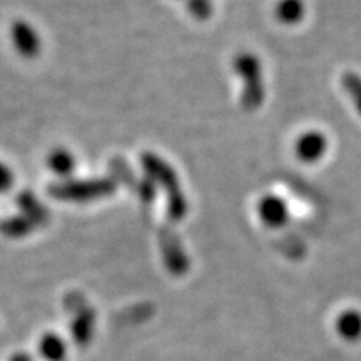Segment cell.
Instances as JSON below:
<instances>
[{"mask_svg": "<svg viewBox=\"0 0 361 361\" xmlns=\"http://www.w3.org/2000/svg\"><path fill=\"white\" fill-rule=\"evenodd\" d=\"M328 151V141L324 137L323 133L318 130H310L305 133L300 139L296 141V154L301 161L306 164H313L323 159V156Z\"/></svg>", "mask_w": 361, "mask_h": 361, "instance_id": "7a4b0ae2", "label": "cell"}, {"mask_svg": "<svg viewBox=\"0 0 361 361\" xmlns=\"http://www.w3.org/2000/svg\"><path fill=\"white\" fill-rule=\"evenodd\" d=\"M12 27V35L16 37V45L22 52V56H34V52L39 49V40L30 25L24 24V22H17Z\"/></svg>", "mask_w": 361, "mask_h": 361, "instance_id": "277c9868", "label": "cell"}, {"mask_svg": "<svg viewBox=\"0 0 361 361\" xmlns=\"http://www.w3.org/2000/svg\"><path fill=\"white\" fill-rule=\"evenodd\" d=\"M234 71L239 78L245 80V90H243V106L245 109L252 111L264 101V85L263 75H261V64L258 57L252 54L243 52L234 59Z\"/></svg>", "mask_w": 361, "mask_h": 361, "instance_id": "6da1fadb", "label": "cell"}, {"mask_svg": "<svg viewBox=\"0 0 361 361\" xmlns=\"http://www.w3.org/2000/svg\"><path fill=\"white\" fill-rule=\"evenodd\" d=\"M305 6L301 0H279L276 6V17L283 24H296L303 19Z\"/></svg>", "mask_w": 361, "mask_h": 361, "instance_id": "5b68a950", "label": "cell"}, {"mask_svg": "<svg viewBox=\"0 0 361 361\" xmlns=\"http://www.w3.org/2000/svg\"><path fill=\"white\" fill-rule=\"evenodd\" d=\"M258 213L261 221L269 228H279L288 221V206L278 196H264L258 204Z\"/></svg>", "mask_w": 361, "mask_h": 361, "instance_id": "3957f363", "label": "cell"}, {"mask_svg": "<svg viewBox=\"0 0 361 361\" xmlns=\"http://www.w3.org/2000/svg\"><path fill=\"white\" fill-rule=\"evenodd\" d=\"M39 350L44 358L49 361H62L66 358L64 341H62L59 336L52 335V333H49V335H45L42 338V341H40L39 345Z\"/></svg>", "mask_w": 361, "mask_h": 361, "instance_id": "8992f818", "label": "cell"}, {"mask_svg": "<svg viewBox=\"0 0 361 361\" xmlns=\"http://www.w3.org/2000/svg\"><path fill=\"white\" fill-rule=\"evenodd\" d=\"M13 184V176L6 164L0 162V192H6Z\"/></svg>", "mask_w": 361, "mask_h": 361, "instance_id": "9c48e42d", "label": "cell"}, {"mask_svg": "<svg viewBox=\"0 0 361 361\" xmlns=\"http://www.w3.org/2000/svg\"><path fill=\"white\" fill-rule=\"evenodd\" d=\"M343 85H345L346 92H350L356 109L361 114V78L356 75L355 72H345L343 74Z\"/></svg>", "mask_w": 361, "mask_h": 361, "instance_id": "ba28073f", "label": "cell"}, {"mask_svg": "<svg viewBox=\"0 0 361 361\" xmlns=\"http://www.w3.org/2000/svg\"><path fill=\"white\" fill-rule=\"evenodd\" d=\"M49 166L57 174H69L74 169V157L66 151H56L49 156Z\"/></svg>", "mask_w": 361, "mask_h": 361, "instance_id": "52a82bcc", "label": "cell"}]
</instances>
